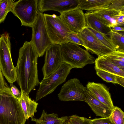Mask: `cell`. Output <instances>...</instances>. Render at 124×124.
Masks as SVG:
<instances>
[{"label":"cell","instance_id":"obj_1","mask_svg":"<svg viewBox=\"0 0 124 124\" xmlns=\"http://www.w3.org/2000/svg\"><path fill=\"white\" fill-rule=\"evenodd\" d=\"M38 57L32 42L25 41L19 50L15 68L16 81L21 91L27 94L39 84L37 68Z\"/></svg>","mask_w":124,"mask_h":124},{"label":"cell","instance_id":"obj_2","mask_svg":"<svg viewBox=\"0 0 124 124\" xmlns=\"http://www.w3.org/2000/svg\"><path fill=\"white\" fill-rule=\"evenodd\" d=\"M26 119L19 99L10 88L0 91V124H25Z\"/></svg>","mask_w":124,"mask_h":124},{"label":"cell","instance_id":"obj_3","mask_svg":"<svg viewBox=\"0 0 124 124\" xmlns=\"http://www.w3.org/2000/svg\"><path fill=\"white\" fill-rule=\"evenodd\" d=\"M61 46L63 62L73 68H82L88 64L95 63L94 57L78 45L67 42Z\"/></svg>","mask_w":124,"mask_h":124},{"label":"cell","instance_id":"obj_4","mask_svg":"<svg viewBox=\"0 0 124 124\" xmlns=\"http://www.w3.org/2000/svg\"><path fill=\"white\" fill-rule=\"evenodd\" d=\"M9 34L5 33L0 37V69L4 76L9 83L16 81V68L11 54V44Z\"/></svg>","mask_w":124,"mask_h":124},{"label":"cell","instance_id":"obj_5","mask_svg":"<svg viewBox=\"0 0 124 124\" xmlns=\"http://www.w3.org/2000/svg\"><path fill=\"white\" fill-rule=\"evenodd\" d=\"M73 67L63 62L59 68L48 78L39 83V87L37 91L36 102L52 93L57 87L64 82Z\"/></svg>","mask_w":124,"mask_h":124},{"label":"cell","instance_id":"obj_6","mask_svg":"<svg viewBox=\"0 0 124 124\" xmlns=\"http://www.w3.org/2000/svg\"><path fill=\"white\" fill-rule=\"evenodd\" d=\"M31 28L32 33L31 41L38 54L42 56L46 50L53 44L47 31L44 14L39 12Z\"/></svg>","mask_w":124,"mask_h":124},{"label":"cell","instance_id":"obj_7","mask_svg":"<svg viewBox=\"0 0 124 124\" xmlns=\"http://www.w3.org/2000/svg\"><path fill=\"white\" fill-rule=\"evenodd\" d=\"M46 28L53 44L61 45L67 42L69 34L71 32L59 16L44 14Z\"/></svg>","mask_w":124,"mask_h":124},{"label":"cell","instance_id":"obj_8","mask_svg":"<svg viewBox=\"0 0 124 124\" xmlns=\"http://www.w3.org/2000/svg\"><path fill=\"white\" fill-rule=\"evenodd\" d=\"M38 0H19L15 2L12 12L19 18L21 25L31 27L39 13Z\"/></svg>","mask_w":124,"mask_h":124},{"label":"cell","instance_id":"obj_9","mask_svg":"<svg viewBox=\"0 0 124 124\" xmlns=\"http://www.w3.org/2000/svg\"><path fill=\"white\" fill-rule=\"evenodd\" d=\"M86 87L77 78L71 79L62 86L58 96L61 101H80L85 102Z\"/></svg>","mask_w":124,"mask_h":124},{"label":"cell","instance_id":"obj_10","mask_svg":"<svg viewBox=\"0 0 124 124\" xmlns=\"http://www.w3.org/2000/svg\"><path fill=\"white\" fill-rule=\"evenodd\" d=\"M45 52L44 63L42 69L43 79L56 71L63 62L61 45L53 44Z\"/></svg>","mask_w":124,"mask_h":124},{"label":"cell","instance_id":"obj_11","mask_svg":"<svg viewBox=\"0 0 124 124\" xmlns=\"http://www.w3.org/2000/svg\"><path fill=\"white\" fill-rule=\"evenodd\" d=\"M78 34L85 46L86 50L92 54L101 56L115 52L103 45L86 27Z\"/></svg>","mask_w":124,"mask_h":124},{"label":"cell","instance_id":"obj_12","mask_svg":"<svg viewBox=\"0 0 124 124\" xmlns=\"http://www.w3.org/2000/svg\"><path fill=\"white\" fill-rule=\"evenodd\" d=\"M59 16L72 32L78 33L86 27L85 14L80 8H76L64 12Z\"/></svg>","mask_w":124,"mask_h":124},{"label":"cell","instance_id":"obj_13","mask_svg":"<svg viewBox=\"0 0 124 124\" xmlns=\"http://www.w3.org/2000/svg\"><path fill=\"white\" fill-rule=\"evenodd\" d=\"M79 0H39L38 1L39 12L48 10L57 11L60 14L77 8Z\"/></svg>","mask_w":124,"mask_h":124},{"label":"cell","instance_id":"obj_14","mask_svg":"<svg viewBox=\"0 0 124 124\" xmlns=\"http://www.w3.org/2000/svg\"><path fill=\"white\" fill-rule=\"evenodd\" d=\"M86 88L90 91L101 102L113 109L114 107L111 99L109 88L103 84L89 82Z\"/></svg>","mask_w":124,"mask_h":124},{"label":"cell","instance_id":"obj_15","mask_svg":"<svg viewBox=\"0 0 124 124\" xmlns=\"http://www.w3.org/2000/svg\"><path fill=\"white\" fill-rule=\"evenodd\" d=\"M97 116L101 118L108 117L112 109L108 107L98 100L93 94L87 88L85 92V101Z\"/></svg>","mask_w":124,"mask_h":124},{"label":"cell","instance_id":"obj_16","mask_svg":"<svg viewBox=\"0 0 124 124\" xmlns=\"http://www.w3.org/2000/svg\"><path fill=\"white\" fill-rule=\"evenodd\" d=\"M121 11L104 8L89 12L103 23L111 28L116 26V19Z\"/></svg>","mask_w":124,"mask_h":124},{"label":"cell","instance_id":"obj_17","mask_svg":"<svg viewBox=\"0 0 124 124\" xmlns=\"http://www.w3.org/2000/svg\"><path fill=\"white\" fill-rule=\"evenodd\" d=\"M95 69H99L124 78V70L112 63L103 56L95 59Z\"/></svg>","mask_w":124,"mask_h":124},{"label":"cell","instance_id":"obj_18","mask_svg":"<svg viewBox=\"0 0 124 124\" xmlns=\"http://www.w3.org/2000/svg\"><path fill=\"white\" fill-rule=\"evenodd\" d=\"M21 92V96L19 100L25 116L26 119L33 117L35 113L37 111L38 104L36 101L32 100L29 94L23 91Z\"/></svg>","mask_w":124,"mask_h":124},{"label":"cell","instance_id":"obj_19","mask_svg":"<svg viewBox=\"0 0 124 124\" xmlns=\"http://www.w3.org/2000/svg\"><path fill=\"white\" fill-rule=\"evenodd\" d=\"M85 15L87 28H91L106 35L111 31V28L103 23L91 12L88 11Z\"/></svg>","mask_w":124,"mask_h":124},{"label":"cell","instance_id":"obj_20","mask_svg":"<svg viewBox=\"0 0 124 124\" xmlns=\"http://www.w3.org/2000/svg\"><path fill=\"white\" fill-rule=\"evenodd\" d=\"M113 0H79L77 8L82 10L93 11L108 7Z\"/></svg>","mask_w":124,"mask_h":124},{"label":"cell","instance_id":"obj_21","mask_svg":"<svg viewBox=\"0 0 124 124\" xmlns=\"http://www.w3.org/2000/svg\"><path fill=\"white\" fill-rule=\"evenodd\" d=\"M31 120L38 124H63L69 120V116H63L59 118L54 113L47 114L44 110H43L40 117L39 119L32 117Z\"/></svg>","mask_w":124,"mask_h":124},{"label":"cell","instance_id":"obj_22","mask_svg":"<svg viewBox=\"0 0 124 124\" xmlns=\"http://www.w3.org/2000/svg\"><path fill=\"white\" fill-rule=\"evenodd\" d=\"M108 35L116 50L124 52V32H115L111 30Z\"/></svg>","mask_w":124,"mask_h":124},{"label":"cell","instance_id":"obj_23","mask_svg":"<svg viewBox=\"0 0 124 124\" xmlns=\"http://www.w3.org/2000/svg\"><path fill=\"white\" fill-rule=\"evenodd\" d=\"M102 56L112 63L124 70V52L116 50L111 54Z\"/></svg>","mask_w":124,"mask_h":124},{"label":"cell","instance_id":"obj_24","mask_svg":"<svg viewBox=\"0 0 124 124\" xmlns=\"http://www.w3.org/2000/svg\"><path fill=\"white\" fill-rule=\"evenodd\" d=\"M14 2L13 0H0V24L4 21L8 13L12 11Z\"/></svg>","mask_w":124,"mask_h":124},{"label":"cell","instance_id":"obj_25","mask_svg":"<svg viewBox=\"0 0 124 124\" xmlns=\"http://www.w3.org/2000/svg\"><path fill=\"white\" fill-rule=\"evenodd\" d=\"M124 113L121 108L115 106L108 117L113 124H124Z\"/></svg>","mask_w":124,"mask_h":124},{"label":"cell","instance_id":"obj_26","mask_svg":"<svg viewBox=\"0 0 124 124\" xmlns=\"http://www.w3.org/2000/svg\"><path fill=\"white\" fill-rule=\"evenodd\" d=\"M87 28L98 39L103 45L114 51H116L110 39L107 35L95 31L91 28Z\"/></svg>","mask_w":124,"mask_h":124},{"label":"cell","instance_id":"obj_27","mask_svg":"<svg viewBox=\"0 0 124 124\" xmlns=\"http://www.w3.org/2000/svg\"><path fill=\"white\" fill-rule=\"evenodd\" d=\"M97 74L104 81L108 83L116 84V75L99 69H96Z\"/></svg>","mask_w":124,"mask_h":124},{"label":"cell","instance_id":"obj_28","mask_svg":"<svg viewBox=\"0 0 124 124\" xmlns=\"http://www.w3.org/2000/svg\"><path fill=\"white\" fill-rule=\"evenodd\" d=\"M69 120L71 124H92V119L76 115L69 116Z\"/></svg>","mask_w":124,"mask_h":124},{"label":"cell","instance_id":"obj_29","mask_svg":"<svg viewBox=\"0 0 124 124\" xmlns=\"http://www.w3.org/2000/svg\"><path fill=\"white\" fill-rule=\"evenodd\" d=\"M67 42L80 45L86 48L83 41L79 37L78 33L72 32H70L68 36Z\"/></svg>","mask_w":124,"mask_h":124},{"label":"cell","instance_id":"obj_30","mask_svg":"<svg viewBox=\"0 0 124 124\" xmlns=\"http://www.w3.org/2000/svg\"><path fill=\"white\" fill-rule=\"evenodd\" d=\"M107 8L124 11V0H113Z\"/></svg>","mask_w":124,"mask_h":124},{"label":"cell","instance_id":"obj_31","mask_svg":"<svg viewBox=\"0 0 124 124\" xmlns=\"http://www.w3.org/2000/svg\"><path fill=\"white\" fill-rule=\"evenodd\" d=\"M92 124H113L109 118H101L92 119Z\"/></svg>","mask_w":124,"mask_h":124},{"label":"cell","instance_id":"obj_32","mask_svg":"<svg viewBox=\"0 0 124 124\" xmlns=\"http://www.w3.org/2000/svg\"><path fill=\"white\" fill-rule=\"evenodd\" d=\"M11 91L12 94L17 98L19 99L21 97L22 92L14 85L12 83H9Z\"/></svg>","mask_w":124,"mask_h":124},{"label":"cell","instance_id":"obj_33","mask_svg":"<svg viewBox=\"0 0 124 124\" xmlns=\"http://www.w3.org/2000/svg\"><path fill=\"white\" fill-rule=\"evenodd\" d=\"M116 21V26L124 27V11L120 12L117 18Z\"/></svg>","mask_w":124,"mask_h":124},{"label":"cell","instance_id":"obj_34","mask_svg":"<svg viewBox=\"0 0 124 124\" xmlns=\"http://www.w3.org/2000/svg\"><path fill=\"white\" fill-rule=\"evenodd\" d=\"M8 87L0 69V91Z\"/></svg>","mask_w":124,"mask_h":124},{"label":"cell","instance_id":"obj_35","mask_svg":"<svg viewBox=\"0 0 124 124\" xmlns=\"http://www.w3.org/2000/svg\"><path fill=\"white\" fill-rule=\"evenodd\" d=\"M116 84H117L124 87V78L117 76L116 77Z\"/></svg>","mask_w":124,"mask_h":124},{"label":"cell","instance_id":"obj_36","mask_svg":"<svg viewBox=\"0 0 124 124\" xmlns=\"http://www.w3.org/2000/svg\"><path fill=\"white\" fill-rule=\"evenodd\" d=\"M111 30L115 32H124V28L123 27L116 26L111 28Z\"/></svg>","mask_w":124,"mask_h":124},{"label":"cell","instance_id":"obj_37","mask_svg":"<svg viewBox=\"0 0 124 124\" xmlns=\"http://www.w3.org/2000/svg\"><path fill=\"white\" fill-rule=\"evenodd\" d=\"M63 124H71L69 120L64 122Z\"/></svg>","mask_w":124,"mask_h":124},{"label":"cell","instance_id":"obj_38","mask_svg":"<svg viewBox=\"0 0 124 124\" xmlns=\"http://www.w3.org/2000/svg\"><path fill=\"white\" fill-rule=\"evenodd\" d=\"M35 124H38V123H36Z\"/></svg>","mask_w":124,"mask_h":124}]
</instances>
